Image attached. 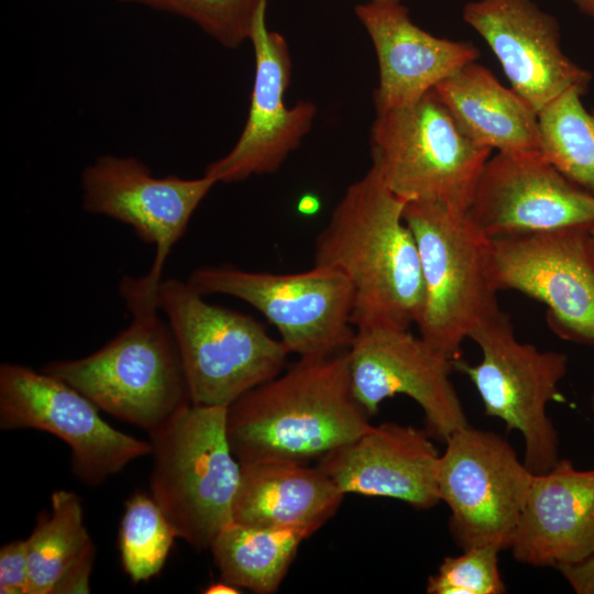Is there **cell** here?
<instances>
[{"label": "cell", "instance_id": "obj_1", "mask_svg": "<svg viewBox=\"0 0 594 594\" xmlns=\"http://www.w3.org/2000/svg\"><path fill=\"white\" fill-rule=\"evenodd\" d=\"M405 206L371 166L348 187L316 238L314 265L341 272L352 285L355 328L409 329L419 319L425 286Z\"/></svg>", "mask_w": 594, "mask_h": 594}, {"label": "cell", "instance_id": "obj_2", "mask_svg": "<svg viewBox=\"0 0 594 594\" xmlns=\"http://www.w3.org/2000/svg\"><path fill=\"white\" fill-rule=\"evenodd\" d=\"M372 426L351 389L348 350L298 358L227 407L228 440L240 463L308 464Z\"/></svg>", "mask_w": 594, "mask_h": 594}, {"label": "cell", "instance_id": "obj_3", "mask_svg": "<svg viewBox=\"0 0 594 594\" xmlns=\"http://www.w3.org/2000/svg\"><path fill=\"white\" fill-rule=\"evenodd\" d=\"M157 284L146 275L123 277L119 293L132 315L129 327L89 355L42 369L150 438L191 404L177 343L158 316Z\"/></svg>", "mask_w": 594, "mask_h": 594}, {"label": "cell", "instance_id": "obj_4", "mask_svg": "<svg viewBox=\"0 0 594 594\" xmlns=\"http://www.w3.org/2000/svg\"><path fill=\"white\" fill-rule=\"evenodd\" d=\"M404 219L417 243L425 286L419 336L453 362L462 342L502 310L491 238L468 212L437 201L406 202Z\"/></svg>", "mask_w": 594, "mask_h": 594}, {"label": "cell", "instance_id": "obj_5", "mask_svg": "<svg viewBox=\"0 0 594 594\" xmlns=\"http://www.w3.org/2000/svg\"><path fill=\"white\" fill-rule=\"evenodd\" d=\"M151 495L197 551L233 522L241 463L227 435V407L190 404L151 437Z\"/></svg>", "mask_w": 594, "mask_h": 594}, {"label": "cell", "instance_id": "obj_6", "mask_svg": "<svg viewBox=\"0 0 594 594\" xmlns=\"http://www.w3.org/2000/svg\"><path fill=\"white\" fill-rule=\"evenodd\" d=\"M155 300L177 343L191 404L228 407L282 373L289 352L251 316L210 304L174 277L160 280Z\"/></svg>", "mask_w": 594, "mask_h": 594}, {"label": "cell", "instance_id": "obj_7", "mask_svg": "<svg viewBox=\"0 0 594 594\" xmlns=\"http://www.w3.org/2000/svg\"><path fill=\"white\" fill-rule=\"evenodd\" d=\"M371 145L372 166L395 195L465 212L492 152L463 133L435 88L376 113Z\"/></svg>", "mask_w": 594, "mask_h": 594}, {"label": "cell", "instance_id": "obj_8", "mask_svg": "<svg viewBox=\"0 0 594 594\" xmlns=\"http://www.w3.org/2000/svg\"><path fill=\"white\" fill-rule=\"evenodd\" d=\"M469 339L479 345L481 362L471 365L460 358L453 369L474 384L485 415L501 419L508 431L521 433L527 468L535 474L549 471L560 458L558 432L547 406L560 398L558 385L566 374L568 356L519 342L509 316L502 310Z\"/></svg>", "mask_w": 594, "mask_h": 594}, {"label": "cell", "instance_id": "obj_9", "mask_svg": "<svg viewBox=\"0 0 594 594\" xmlns=\"http://www.w3.org/2000/svg\"><path fill=\"white\" fill-rule=\"evenodd\" d=\"M187 282L204 296L222 294L251 305L298 358L346 351L354 340L353 288L333 268L314 265L304 272L275 274L222 264L199 267Z\"/></svg>", "mask_w": 594, "mask_h": 594}, {"label": "cell", "instance_id": "obj_10", "mask_svg": "<svg viewBox=\"0 0 594 594\" xmlns=\"http://www.w3.org/2000/svg\"><path fill=\"white\" fill-rule=\"evenodd\" d=\"M534 474L499 435L469 425L454 431L440 455L438 491L455 542L509 549Z\"/></svg>", "mask_w": 594, "mask_h": 594}, {"label": "cell", "instance_id": "obj_11", "mask_svg": "<svg viewBox=\"0 0 594 594\" xmlns=\"http://www.w3.org/2000/svg\"><path fill=\"white\" fill-rule=\"evenodd\" d=\"M99 410L76 388L42 370L0 365V428L54 435L68 444L73 472L88 486L102 484L152 452L151 442L111 427Z\"/></svg>", "mask_w": 594, "mask_h": 594}, {"label": "cell", "instance_id": "obj_12", "mask_svg": "<svg viewBox=\"0 0 594 594\" xmlns=\"http://www.w3.org/2000/svg\"><path fill=\"white\" fill-rule=\"evenodd\" d=\"M496 289L517 290L547 306L550 329L594 345V243L590 228L491 239Z\"/></svg>", "mask_w": 594, "mask_h": 594}, {"label": "cell", "instance_id": "obj_13", "mask_svg": "<svg viewBox=\"0 0 594 594\" xmlns=\"http://www.w3.org/2000/svg\"><path fill=\"white\" fill-rule=\"evenodd\" d=\"M348 355L353 396L370 417L383 400L406 395L422 409L428 433L440 441L469 425L450 378L453 362L409 329L355 328Z\"/></svg>", "mask_w": 594, "mask_h": 594}, {"label": "cell", "instance_id": "obj_14", "mask_svg": "<svg viewBox=\"0 0 594 594\" xmlns=\"http://www.w3.org/2000/svg\"><path fill=\"white\" fill-rule=\"evenodd\" d=\"M82 208L130 226L145 244L155 246L147 275L160 282L166 258L188 228L190 218L218 184L176 175L156 177L132 156H99L81 173Z\"/></svg>", "mask_w": 594, "mask_h": 594}, {"label": "cell", "instance_id": "obj_15", "mask_svg": "<svg viewBox=\"0 0 594 594\" xmlns=\"http://www.w3.org/2000/svg\"><path fill=\"white\" fill-rule=\"evenodd\" d=\"M468 215L488 238L594 226V194L564 177L540 152H497L480 177Z\"/></svg>", "mask_w": 594, "mask_h": 594}, {"label": "cell", "instance_id": "obj_16", "mask_svg": "<svg viewBox=\"0 0 594 594\" xmlns=\"http://www.w3.org/2000/svg\"><path fill=\"white\" fill-rule=\"evenodd\" d=\"M267 2H261L249 35L255 75L244 128L233 147L204 173L217 183H238L276 172L309 132L317 114L310 101L293 107L284 101L292 59L285 37L267 29Z\"/></svg>", "mask_w": 594, "mask_h": 594}, {"label": "cell", "instance_id": "obj_17", "mask_svg": "<svg viewBox=\"0 0 594 594\" xmlns=\"http://www.w3.org/2000/svg\"><path fill=\"white\" fill-rule=\"evenodd\" d=\"M463 20L488 44L510 82L537 113L564 91H588L592 74L564 54L557 19L532 0H473Z\"/></svg>", "mask_w": 594, "mask_h": 594}, {"label": "cell", "instance_id": "obj_18", "mask_svg": "<svg viewBox=\"0 0 594 594\" xmlns=\"http://www.w3.org/2000/svg\"><path fill=\"white\" fill-rule=\"evenodd\" d=\"M426 430L383 422L332 450L317 466L343 494L389 497L416 509L440 503L441 453Z\"/></svg>", "mask_w": 594, "mask_h": 594}, {"label": "cell", "instance_id": "obj_19", "mask_svg": "<svg viewBox=\"0 0 594 594\" xmlns=\"http://www.w3.org/2000/svg\"><path fill=\"white\" fill-rule=\"evenodd\" d=\"M378 62L376 113L411 105L460 67L476 62L470 42L437 37L417 26L406 7L367 1L355 8Z\"/></svg>", "mask_w": 594, "mask_h": 594}, {"label": "cell", "instance_id": "obj_20", "mask_svg": "<svg viewBox=\"0 0 594 594\" xmlns=\"http://www.w3.org/2000/svg\"><path fill=\"white\" fill-rule=\"evenodd\" d=\"M516 561L534 566L571 564L594 552V470L559 459L534 474L509 548Z\"/></svg>", "mask_w": 594, "mask_h": 594}, {"label": "cell", "instance_id": "obj_21", "mask_svg": "<svg viewBox=\"0 0 594 594\" xmlns=\"http://www.w3.org/2000/svg\"><path fill=\"white\" fill-rule=\"evenodd\" d=\"M344 495L317 465L285 460L241 463L233 521L320 529L336 514Z\"/></svg>", "mask_w": 594, "mask_h": 594}, {"label": "cell", "instance_id": "obj_22", "mask_svg": "<svg viewBox=\"0 0 594 594\" xmlns=\"http://www.w3.org/2000/svg\"><path fill=\"white\" fill-rule=\"evenodd\" d=\"M435 89L476 144L498 152H540L537 112L483 65L469 63Z\"/></svg>", "mask_w": 594, "mask_h": 594}, {"label": "cell", "instance_id": "obj_23", "mask_svg": "<svg viewBox=\"0 0 594 594\" xmlns=\"http://www.w3.org/2000/svg\"><path fill=\"white\" fill-rule=\"evenodd\" d=\"M51 515L42 514L26 539L28 594H87L96 556L84 524L80 498L69 491L52 494Z\"/></svg>", "mask_w": 594, "mask_h": 594}, {"label": "cell", "instance_id": "obj_24", "mask_svg": "<svg viewBox=\"0 0 594 594\" xmlns=\"http://www.w3.org/2000/svg\"><path fill=\"white\" fill-rule=\"evenodd\" d=\"M315 526L256 527L232 522L210 551L221 580L256 594L275 593Z\"/></svg>", "mask_w": 594, "mask_h": 594}, {"label": "cell", "instance_id": "obj_25", "mask_svg": "<svg viewBox=\"0 0 594 594\" xmlns=\"http://www.w3.org/2000/svg\"><path fill=\"white\" fill-rule=\"evenodd\" d=\"M584 95L569 89L537 113L540 153L570 182L594 194V110L584 107Z\"/></svg>", "mask_w": 594, "mask_h": 594}, {"label": "cell", "instance_id": "obj_26", "mask_svg": "<svg viewBox=\"0 0 594 594\" xmlns=\"http://www.w3.org/2000/svg\"><path fill=\"white\" fill-rule=\"evenodd\" d=\"M177 538L152 495L136 492L125 503L119 529L122 566L138 583L160 573Z\"/></svg>", "mask_w": 594, "mask_h": 594}, {"label": "cell", "instance_id": "obj_27", "mask_svg": "<svg viewBox=\"0 0 594 594\" xmlns=\"http://www.w3.org/2000/svg\"><path fill=\"white\" fill-rule=\"evenodd\" d=\"M184 16L227 48L249 40L263 0H118Z\"/></svg>", "mask_w": 594, "mask_h": 594}, {"label": "cell", "instance_id": "obj_28", "mask_svg": "<svg viewBox=\"0 0 594 594\" xmlns=\"http://www.w3.org/2000/svg\"><path fill=\"white\" fill-rule=\"evenodd\" d=\"M495 546H473L457 557H447L438 571L429 576L428 594H502L503 581Z\"/></svg>", "mask_w": 594, "mask_h": 594}, {"label": "cell", "instance_id": "obj_29", "mask_svg": "<svg viewBox=\"0 0 594 594\" xmlns=\"http://www.w3.org/2000/svg\"><path fill=\"white\" fill-rule=\"evenodd\" d=\"M29 557L25 540H14L0 549V593L28 594Z\"/></svg>", "mask_w": 594, "mask_h": 594}, {"label": "cell", "instance_id": "obj_30", "mask_svg": "<svg viewBox=\"0 0 594 594\" xmlns=\"http://www.w3.org/2000/svg\"><path fill=\"white\" fill-rule=\"evenodd\" d=\"M578 594H594V552L582 561L557 568Z\"/></svg>", "mask_w": 594, "mask_h": 594}, {"label": "cell", "instance_id": "obj_31", "mask_svg": "<svg viewBox=\"0 0 594 594\" xmlns=\"http://www.w3.org/2000/svg\"><path fill=\"white\" fill-rule=\"evenodd\" d=\"M242 588L223 580L209 584L202 592L205 594H240Z\"/></svg>", "mask_w": 594, "mask_h": 594}, {"label": "cell", "instance_id": "obj_32", "mask_svg": "<svg viewBox=\"0 0 594 594\" xmlns=\"http://www.w3.org/2000/svg\"><path fill=\"white\" fill-rule=\"evenodd\" d=\"M583 13L594 18V0H572Z\"/></svg>", "mask_w": 594, "mask_h": 594}, {"label": "cell", "instance_id": "obj_33", "mask_svg": "<svg viewBox=\"0 0 594 594\" xmlns=\"http://www.w3.org/2000/svg\"><path fill=\"white\" fill-rule=\"evenodd\" d=\"M369 1L377 2V3H399V2H402V0H369Z\"/></svg>", "mask_w": 594, "mask_h": 594}, {"label": "cell", "instance_id": "obj_34", "mask_svg": "<svg viewBox=\"0 0 594 594\" xmlns=\"http://www.w3.org/2000/svg\"><path fill=\"white\" fill-rule=\"evenodd\" d=\"M590 233H591V237H592V240H593V243H594V226H592L590 228Z\"/></svg>", "mask_w": 594, "mask_h": 594}, {"label": "cell", "instance_id": "obj_35", "mask_svg": "<svg viewBox=\"0 0 594 594\" xmlns=\"http://www.w3.org/2000/svg\"><path fill=\"white\" fill-rule=\"evenodd\" d=\"M591 407H592V410L594 413V393L591 396Z\"/></svg>", "mask_w": 594, "mask_h": 594}]
</instances>
